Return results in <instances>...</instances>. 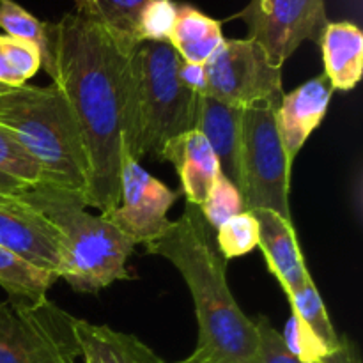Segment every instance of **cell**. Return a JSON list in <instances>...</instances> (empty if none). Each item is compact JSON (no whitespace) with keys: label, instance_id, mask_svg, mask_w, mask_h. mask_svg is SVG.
<instances>
[{"label":"cell","instance_id":"obj_22","mask_svg":"<svg viewBox=\"0 0 363 363\" xmlns=\"http://www.w3.org/2000/svg\"><path fill=\"white\" fill-rule=\"evenodd\" d=\"M287 298H289L291 303V314L298 315L330 350H337V346L340 344V337L337 335L335 328H333L332 321H330L325 301H323L315 284L312 282V277H308Z\"/></svg>","mask_w":363,"mask_h":363},{"label":"cell","instance_id":"obj_8","mask_svg":"<svg viewBox=\"0 0 363 363\" xmlns=\"http://www.w3.org/2000/svg\"><path fill=\"white\" fill-rule=\"evenodd\" d=\"M204 94L248 108L272 105L279 108L282 96V67L269 62L264 50L252 39H225L204 64Z\"/></svg>","mask_w":363,"mask_h":363},{"label":"cell","instance_id":"obj_35","mask_svg":"<svg viewBox=\"0 0 363 363\" xmlns=\"http://www.w3.org/2000/svg\"><path fill=\"white\" fill-rule=\"evenodd\" d=\"M11 87H7V85H4V84H0V94H4V92H7L9 91Z\"/></svg>","mask_w":363,"mask_h":363},{"label":"cell","instance_id":"obj_32","mask_svg":"<svg viewBox=\"0 0 363 363\" xmlns=\"http://www.w3.org/2000/svg\"><path fill=\"white\" fill-rule=\"evenodd\" d=\"M27 188H30V186H27V184L13 179V177L6 176V174H0V199L16 197V195L23 194Z\"/></svg>","mask_w":363,"mask_h":363},{"label":"cell","instance_id":"obj_3","mask_svg":"<svg viewBox=\"0 0 363 363\" xmlns=\"http://www.w3.org/2000/svg\"><path fill=\"white\" fill-rule=\"evenodd\" d=\"M0 128L38 163L43 184L84 197L89 162L84 138L66 98L55 85H23L0 94Z\"/></svg>","mask_w":363,"mask_h":363},{"label":"cell","instance_id":"obj_15","mask_svg":"<svg viewBox=\"0 0 363 363\" xmlns=\"http://www.w3.org/2000/svg\"><path fill=\"white\" fill-rule=\"evenodd\" d=\"M162 162H170L176 167L186 201L195 206L206 201L220 174L218 160L211 145L197 130H190L167 142L162 151Z\"/></svg>","mask_w":363,"mask_h":363},{"label":"cell","instance_id":"obj_21","mask_svg":"<svg viewBox=\"0 0 363 363\" xmlns=\"http://www.w3.org/2000/svg\"><path fill=\"white\" fill-rule=\"evenodd\" d=\"M0 28L6 32V35L34 45L41 55L43 69L50 73L52 57H50L48 23L32 16L14 0H0Z\"/></svg>","mask_w":363,"mask_h":363},{"label":"cell","instance_id":"obj_7","mask_svg":"<svg viewBox=\"0 0 363 363\" xmlns=\"http://www.w3.org/2000/svg\"><path fill=\"white\" fill-rule=\"evenodd\" d=\"M77 321L48 298L0 301V363H77Z\"/></svg>","mask_w":363,"mask_h":363},{"label":"cell","instance_id":"obj_20","mask_svg":"<svg viewBox=\"0 0 363 363\" xmlns=\"http://www.w3.org/2000/svg\"><path fill=\"white\" fill-rule=\"evenodd\" d=\"M155 0H94L98 21L126 53L142 43L140 20Z\"/></svg>","mask_w":363,"mask_h":363},{"label":"cell","instance_id":"obj_19","mask_svg":"<svg viewBox=\"0 0 363 363\" xmlns=\"http://www.w3.org/2000/svg\"><path fill=\"white\" fill-rule=\"evenodd\" d=\"M59 280L53 273L35 268L14 252L0 247V287L14 300L35 301L46 298L50 287Z\"/></svg>","mask_w":363,"mask_h":363},{"label":"cell","instance_id":"obj_34","mask_svg":"<svg viewBox=\"0 0 363 363\" xmlns=\"http://www.w3.org/2000/svg\"><path fill=\"white\" fill-rule=\"evenodd\" d=\"M176 363H213V362L209 360V358L206 357V354H202L201 351L195 350L194 353L190 354V357H186V358H184V360H179V362H176Z\"/></svg>","mask_w":363,"mask_h":363},{"label":"cell","instance_id":"obj_1","mask_svg":"<svg viewBox=\"0 0 363 363\" xmlns=\"http://www.w3.org/2000/svg\"><path fill=\"white\" fill-rule=\"evenodd\" d=\"M52 69L77 119L89 162L84 204L99 215L119 206L121 165L130 131V57L94 18L69 13L48 23Z\"/></svg>","mask_w":363,"mask_h":363},{"label":"cell","instance_id":"obj_14","mask_svg":"<svg viewBox=\"0 0 363 363\" xmlns=\"http://www.w3.org/2000/svg\"><path fill=\"white\" fill-rule=\"evenodd\" d=\"M241 106L218 101L208 94H199L195 130L204 135L211 145L220 172L240 188V152H241Z\"/></svg>","mask_w":363,"mask_h":363},{"label":"cell","instance_id":"obj_30","mask_svg":"<svg viewBox=\"0 0 363 363\" xmlns=\"http://www.w3.org/2000/svg\"><path fill=\"white\" fill-rule=\"evenodd\" d=\"M181 82L186 85L195 94H204L206 92V69L204 64H188L181 59L179 66Z\"/></svg>","mask_w":363,"mask_h":363},{"label":"cell","instance_id":"obj_33","mask_svg":"<svg viewBox=\"0 0 363 363\" xmlns=\"http://www.w3.org/2000/svg\"><path fill=\"white\" fill-rule=\"evenodd\" d=\"M77 4V13L84 14V16L89 18H94L98 20V14H96V6H94V0H74Z\"/></svg>","mask_w":363,"mask_h":363},{"label":"cell","instance_id":"obj_23","mask_svg":"<svg viewBox=\"0 0 363 363\" xmlns=\"http://www.w3.org/2000/svg\"><path fill=\"white\" fill-rule=\"evenodd\" d=\"M41 67V55L34 45L0 35V84L11 89L23 87Z\"/></svg>","mask_w":363,"mask_h":363},{"label":"cell","instance_id":"obj_28","mask_svg":"<svg viewBox=\"0 0 363 363\" xmlns=\"http://www.w3.org/2000/svg\"><path fill=\"white\" fill-rule=\"evenodd\" d=\"M259 333V346L252 363H301L289 351L284 342V337L268 318L257 315L254 319Z\"/></svg>","mask_w":363,"mask_h":363},{"label":"cell","instance_id":"obj_2","mask_svg":"<svg viewBox=\"0 0 363 363\" xmlns=\"http://www.w3.org/2000/svg\"><path fill=\"white\" fill-rule=\"evenodd\" d=\"M145 247L151 255L172 262L190 289L199 325L195 350L213 363L254 362L259 346L257 326L230 293L227 261L213 247L199 206L186 202L181 218Z\"/></svg>","mask_w":363,"mask_h":363},{"label":"cell","instance_id":"obj_9","mask_svg":"<svg viewBox=\"0 0 363 363\" xmlns=\"http://www.w3.org/2000/svg\"><path fill=\"white\" fill-rule=\"evenodd\" d=\"M238 16L247 23L248 39L280 67L301 43L319 45L330 23L325 0H252Z\"/></svg>","mask_w":363,"mask_h":363},{"label":"cell","instance_id":"obj_6","mask_svg":"<svg viewBox=\"0 0 363 363\" xmlns=\"http://www.w3.org/2000/svg\"><path fill=\"white\" fill-rule=\"evenodd\" d=\"M275 106L243 110L240 152V191L245 211L268 209L293 222L289 206L291 162L275 121Z\"/></svg>","mask_w":363,"mask_h":363},{"label":"cell","instance_id":"obj_5","mask_svg":"<svg viewBox=\"0 0 363 363\" xmlns=\"http://www.w3.org/2000/svg\"><path fill=\"white\" fill-rule=\"evenodd\" d=\"M130 131L124 152L162 160L167 142L195 130L199 94L181 82V57L169 41H144L130 57Z\"/></svg>","mask_w":363,"mask_h":363},{"label":"cell","instance_id":"obj_29","mask_svg":"<svg viewBox=\"0 0 363 363\" xmlns=\"http://www.w3.org/2000/svg\"><path fill=\"white\" fill-rule=\"evenodd\" d=\"M177 6L172 0H155L140 20V39L144 41H169Z\"/></svg>","mask_w":363,"mask_h":363},{"label":"cell","instance_id":"obj_13","mask_svg":"<svg viewBox=\"0 0 363 363\" xmlns=\"http://www.w3.org/2000/svg\"><path fill=\"white\" fill-rule=\"evenodd\" d=\"M259 225V245L268 269L289 296L311 277L298 245L293 222L268 209L250 211Z\"/></svg>","mask_w":363,"mask_h":363},{"label":"cell","instance_id":"obj_27","mask_svg":"<svg viewBox=\"0 0 363 363\" xmlns=\"http://www.w3.org/2000/svg\"><path fill=\"white\" fill-rule=\"evenodd\" d=\"M282 337L291 353L301 363H318L326 354L332 353V350L323 340H319L318 335L294 314L287 319Z\"/></svg>","mask_w":363,"mask_h":363},{"label":"cell","instance_id":"obj_4","mask_svg":"<svg viewBox=\"0 0 363 363\" xmlns=\"http://www.w3.org/2000/svg\"><path fill=\"white\" fill-rule=\"evenodd\" d=\"M21 199L45 213L60 234L62 266L59 279L77 293H98L119 280H130L126 262L133 241L105 215L85 211L84 197L50 184H35Z\"/></svg>","mask_w":363,"mask_h":363},{"label":"cell","instance_id":"obj_11","mask_svg":"<svg viewBox=\"0 0 363 363\" xmlns=\"http://www.w3.org/2000/svg\"><path fill=\"white\" fill-rule=\"evenodd\" d=\"M0 247L14 252L35 268L60 275V234L52 220L21 199H0Z\"/></svg>","mask_w":363,"mask_h":363},{"label":"cell","instance_id":"obj_17","mask_svg":"<svg viewBox=\"0 0 363 363\" xmlns=\"http://www.w3.org/2000/svg\"><path fill=\"white\" fill-rule=\"evenodd\" d=\"M77 335L84 363H165L138 337L110 326L78 319Z\"/></svg>","mask_w":363,"mask_h":363},{"label":"cell","instance_id":"obj_24","mask_svg":"<svg viewBox=\"0 0 363 363\" xmlns=\"http://www.w3.org/2000/svg\"><path fill=\"white\" fill-rule=\"evenodd\" d=\"M216 245L225 261L250 254L259 245V225L250 211L233 216L216 229Z\"/></svg>","mask_w":363,"mask_h":363},{"label":"cell","instance_id":"obj_10","mask_svg":"<svg viewBox=\"0 0 363 363\" xmlns=\"http://www.w3.org/2000/svg\"><path fill=\"white\" fill-rule=\"evenodd\" d=\"M179 194L149 174L140 162L124 152L121 165L119 206L105 215L133 245H149L169 230V209Z\"/></svg>","mask_w":363,"mask_h":363},{"label":"cell","instance_id":"obj_26","mask_svg":"<svg viewBox=\"0 0 363 363\" xmlns=\"http://www.w3.org/2000/svg\"><path fill=\"white\" fill-rule=\"evenodd\" d=\"M0 174H6L27 186L43 183V174L38 163L4 128H0Z\"/></svg>","mask_w":363,"mask_h":363},{"label":"cell","instance_id":"obj_25","mask_svg":"<svg viewBox=\"0 0 363 363\" xmlns=\"http://www.w3.org/2000/svg\"><path fill=\"white\" fill-rule=\"evenodd\" d=\"M199 209H201L206 223L216 230L229 218L243 213L245 202L240 188L220 172L213 183L211 190H209L208 197L199 206Z\"/></svg>","mask_w":363,"mask_h":363},{"label":"cell","instance_id":"obj_18","mask_svg":"<svg viewBox=\"0 0 363 363\" xmlns=\"http://www.w3.org/2000/svg\"><path fill=\"white\" fill-rule=\"evenodd\" d=\"M225 41L222 25L190 6H177L169 43L188 64H206Z\"/></svg>","mask_w":363,"mask_h":363},{"label":"cell","instance_id":"obj_12","mask_svg":"<svg viewBox=\"0 0 363 363\" xmlns=\"http://www.w3.org/2000/svg\"><path fill=\"white\" fill-rule=\"evenodd\" d=\"M332 94L333 89L330 87L328 78L319 74L282 96V101L275 110V121L291 162H294L312 131L323 123Z\"/></svg>","mask_w":363,"mask_h":363},{"label":"cell","instance_id":"obj_16","mask_svg":"<svg viewBox=\"0 0 363 363\" xmlns=\"http://www.w3.org/2000/svg\"><path fill=\"white\" fill-rule=\"evenodd\" d=\"M319 46L325 60V77L333 91H351L362 80L363 34L350 21L328 23Z\"/></svg>","mask_w":363,"mask_h":363},{"label":"cell","instance_id":"obj_31","mask_svg":"<svg viewBox=\"0 0 363 363\" xmlns=\"http://www.w3.org/2000/svg\"><path fill=\"white\" fill-rule=\"evenodd\" d=\"M318 363H362V360L353 340H350L347 337H340V344L337 346V350L326 354Z\"/></svg>","mask_w":363,"mask_h":363}]
</instances>
